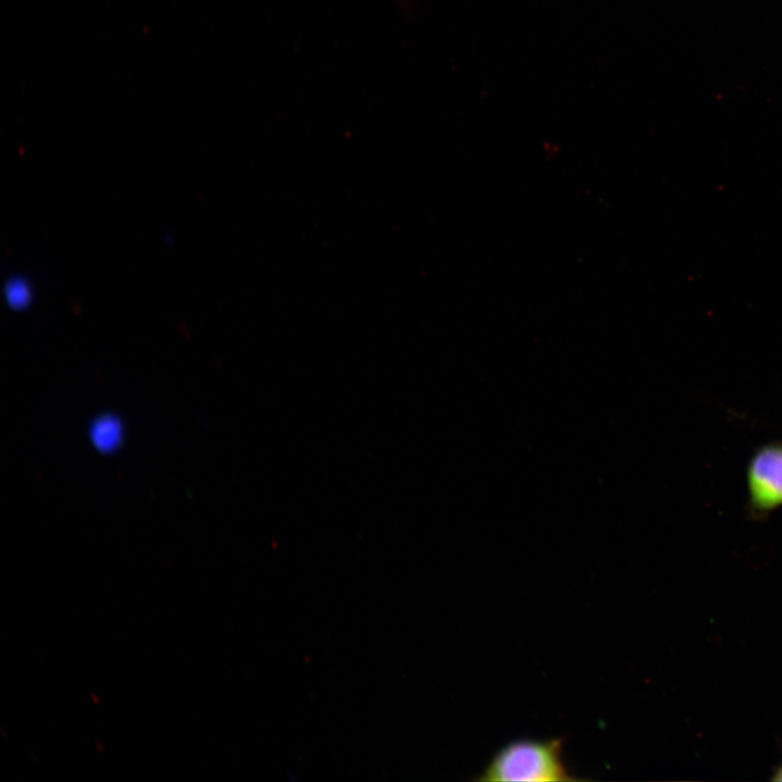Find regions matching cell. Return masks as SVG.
Instances as JSON below:
<instances>
[{
  "label": "cell",
  "mask_w": 782,
  "mask_h": 782,
  "mask_svg": "<svg viewBox=\"0 0 782 782\" xmlns=\"http://www.w3.org/2000/svg\"><path fill=\"white\" fill-rule=\"evenodd\" d=\"M564 739H518L500 748L477 778L478 781L564 782L581 780L567 767Z\"/></svg>",
  "instance_id": "obj_1"
},
{
  "label": "cell",
  "mask_w": 782,
  "mask_h": 782,
  "mask_svg": "<svg viewBox=\"0 0 782 782\" xmlns=\"http://www.w3.org/2000/svg\"><path fill=\"white\" fill-rule=\"evenodd\" d=\"M746 482L752 513L765 515L782 507V441L764 444L753 454Z\"/></svg>",
  "instance_id": "obj_2"
},
{
  "label": "cell",
  "mask_w": 782,
  "mask_h": 782,
  "mask_svg": "<svg viewBox=\"0 0 782 782\" xmlns=\"http://www.w3.org/2000/svg\"><path fill=\"white\" fill-rule=\"evenodd\" d=\"M124 427L113 414H103L93 419L89 427V439L98 452H115L122 444Z\"/></svg>",
  "instance_id": "obj_3"
},
{
  "label": "cell",
  "mask_w": 782,
  "mask_h": 782,
  "mask_svg": "<svg viewBox=\"0 0 782 782\" xmlns=\"http://www.w3.org/2000/svg\"><path fill=\"white\" fill-rule=\"evenodd\" d=\"M4 298L10 307L18 311L24 310L33 299L30 285L22 277L10 278L4 286Z\"/></svg>",
  "instance_id": "obj_4"
},
{
  "label": "cell",
  "mask_w": 782,
  "mask_h": 782,
  "mask_svg": "<svg viewBox=\"0 0 782 782\" xmlns=\"http://www.w3.org/2000/svg\"><path fill=\"white\" fill-rule=\"evenodd\" d=\"M772 780L782 781V765L775 769Z\"/></svg>",
  "instance_id": "obj_5"
}]
</instances>
